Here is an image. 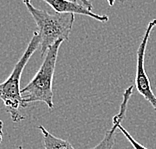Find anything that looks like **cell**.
<instances>
[{
  "label": "cell",
  "instance_id": "5b68a950",
  "mask_svg": "<svg viewBox=\"0 0 156 149\" xmlns=\"http://www.w3.org/2000/svg\"><path fill=\"white\" fill-rule=\"evenodd\" d=\"M42 1L51 6L53 10L57 13L81 14V15L89 16L102 23L107 22L109 20V17L107 15H100V14L94 13L92 10H89L81 3H78L76 1H71V0H42Z\"/></svg>",
  "mask_w": 156,
  "mask_h": 149
},
{
  "label": "cell",
  "instance_id": "7c38bea8",
  "mask_svg": "<svg viewBox=\"0 0 156 149\" xmlns=\"http://www.w3.org/2000/svg\"><path fill=\"white\" fill-rule=\"evenodd\" d=\"M17 149H24L22 146H21V145H20V146H18V148H17Z\"/></svg>",
  "mask_w": 156,
  "mask_h": 149
},
{
  "label": "cell",
  "instance_id": "ba28073f",
  "mask_svg": "<svg viewBox=\"0 0 156 149\" xmlns=\"http://www.w3.org/2000/svg\"><path fill=\"white\" fill-rule=\"evenodd\" d=\"M118 129H119L120 131H121V132L124 134V136H125V137L127 138V139H128V141L131 143V145H132L134 149H148V148H146L145 146H143V145L141 144V143L138 142V141H136L135 139H134V138L132 137V135H131V134L128 132V131H127V130L121 125V123H120L119 125H118Z\"/></svg>",
  "mask_w": 156,
  "mask_h": 149
},
{
  "label": "cell",
  "instance_id": "3957f363",
  "mask_svg": "<svg viewBox=\"0 0 156 149\" xmlns=\"http://www.w3.org/2000/svg\"><path fill=\"white\" fill-rule=\"evenodd\" d=\"M40 43L41 38L37 31H35L30 42L28 43L25 52L17 61L11 74L4 82L0 83V99L4 104L6 111L11 116L13 122H20L25 118L19 112V108L23 107L20 88L21 75H22V72L25 68L27 62L29 61L30 57L40 46Z\"/></svg>",
  "mask_w": 156,
  "mask_h": 149
},
{
  "label": "cell",
  "instance_id": "8992f818",
  "mask_svg": "<svg viewBox=\"0 0 156 149\" xmlns=\"http://www.w3.org/2000/svg\"><path fill=\"white\" fill-rule=\"evenodd\" d=\"M43 136V144L45 149H75L68 140L58 138L47 131L42 125L37 126Z\"/></svg>",
  "mask_w": 156,
  "mask_h": 149
},
{
  "label": "cell",
  "instance_id": "9c48e42d",
  "mask_svg": "<svg viewBox=\"0 0 156 149\" xmlns=\"http://www.w3.org/2000/svg\"><path fill=\"white\" fill-rule=\"evenodd\" d=\"M71 1H76L78 3H81V4L84 5L86 8H88L89 10H92V7H93L89 0H71Z\"/></svg>",
  "mask_w": 156,
  "mask_h": 149
},
{
  "label": "cell",
  "instance_id": "30bf717a",
  "mask_svg": "<svg viewBox=\"0 0 156 149\" xmlns=\"http://www.w3.org/2000/svg\"><path fill=\"white\" fill-rule=\"evenodd\" d=\"M3 138V122L0 120V142L2 141Z\"/></svg>",
  "mask_w": 156,
  "mask_h": 149
},
{
  "label": "cell",
  "instance_id": "7a4b0ae2",
  "mask_svg": "<svg viewBox=\"0 0 156 149\" xmlns=\"http://www.w3.org/2000/svg\"><path fill=\"white\" fill-rule=\"evenodd\" d=\"M62 42L63 40H59L49 47L36 74L25 87L21 88L23 108L35 102H43L49 109L54 107L52 84L58 51Z\"/></svg>",
  "mask_w": 156,
  "mask_h": 149
},
{
  "label": "cell",
  "instance_id": "52a82bcc",
  "mask_svg": "<svg viewBox=\"0 0 156 149\" xmlns=\"http://www.w3.org/2000/svg\"><path fill=\"white\" fill-rule=\"evenodd\" d=\"M122 122L121 119L114 116L112 119V127L109 130L106 131L105 135L100 142L96 146L89 148V149H112L115 144V131L118 129V125Z\"/></svg>",
  "mask_w": 156,
  "mask_h": 149
},
{
  "label": "cell",
  "instance_id": "277c9868",
  "mask_svg": "<svg viewBox=\"0 0 156 149\" xmlns=\"http://www.w3.org/2000/svg\"><path fill=\"white\" fill-rule=\"evenodd\" d=\"M156 26V19H152L148 23L146 30L142 37L139 46H138L136 52V75H135V87L137 91L142 95V96L150 103L153 109L156 111V95L152 91L150 80L148 78L146 71H145L144 66V59H145V52H146L147 43L149 40L151 31Z\"/></svg>",
  "mask_w": 156,
  "mask_h": 149
},
{
  "label": "cell",
  "instance_id": "6da1fadb",
  "mask_svg": "<svg viewBox=\"0 0 156 149\" xmlns=\"http://www.w3.org/2000/svg\"><path fill=\"white\" fill-rule=\"evenodd\" d=\"M22 1L36 23L37 32L41 38L42 57H44L49 47L55 42L68 40L75 20V15L73 13H49L34 7L30 0Z\"/></svg>",
  "mask_w": 156,
  "mask_h": 149
},
{
  "label": "cell",
  "instance_id": "4fadbf2b",
  "mask_svg": "<svg viewBox=\"0 0 156 149\" xmlns=\"http://www.w3.org/2000/svg\"><path fill=\"white\" fill-rule=\"evenodd\" d=\"M120 1H123V0H120Z\"/></svg>",
  "mask_w": 156,
  "mask_h": 149
},
{
  "label": "cell",
  "instance_id": "8fae6325",
  "mask_svg": "<svg viewBox=\"0 0 156 149\" xmlns=\"http://www.w3.org/2000/svg\"><path fill=\"white\" fill-rule=\"evenodd\" d=\"M116 0H107V2H108V4L110 5V6H113L114 5V3H115Z\"/></svg>",
  "mask_w": 156,
  "mask_h": 149
}]
</instances>
